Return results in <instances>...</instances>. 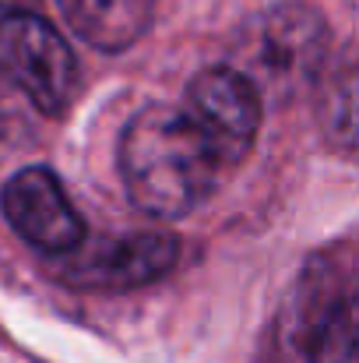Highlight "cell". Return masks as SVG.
Returning <instances> with one entry per match:
<instances>
[{
    "label": "cell",
    "instance_id": "cell-1",
    "mask_svg": "<svg viewBox=\"0 0 359 363\" xmlns=\"http://www.w3.org/2000/svg\"><path fill=\"white\" fill-rule=\"evenodd\" d=\"M219 159L183 110L144 106L120 134V177L134 208L152 219L194 212L215 187Z\"/></svg>",
    "mask_w": 359,
    "mask_h": 363
},
{
    "label": "cell",
    "instance_id": "cell-2",
    "mask_svg": "<svg viewBox=\"0 0 359 363\" xmlns=\"http://www.w3.org/2000/svg\"><path fill=\"white\" fill-rule=\"evenodd\" d=\"M331 57V35L310 4H278L246 21L233 46V64L261 99L292 103L303 96Z\"/></svg>",
    "mask_w": 359,
    "mask_h": 363
},
{
    "label": "cell",
    "instance_id": "cell-3",
    "mask_svg": "<svg viewBox=\"0 0 359 363\" xmlns=\"http://www.w3.org/2000/svg\"><path fill=\"white\" fill-rule=\"evenodd\" d=\"M78 92V60L64 35L32 11L0 18V99H21L39 117H60Z\"/></svg>",
    "mask_w": 359,
    "mask_h": 363
},
{
    "label": "cell",
    "instance_id": "cell-4",
    "mask_svg": "<svg viewBox=\"0 0 359 363\" xmlns=\"http://www.w3.org/2000/svg\"><path fill=\"white\" fill-rule=\"evenodd\" d=\"M60 264V279L85 293H127L159 282L173 272L180 257V240L162 230L123 233L92 247L78 243Z\"/></svg>",
    "mask_w": 359,
    "mask_h": 363
},
{
    "label": "cell",
    "instance_id": "cell-5",
    "mask_svg": "<svg viewBox=\"0 0 359 363\" xmlns=\"http://www.w3.org/2000/svg\"><path fill=\"white\" fill-rule=\"evenodd\" d=\"M264 99L237 67H205L187 85V117L205 134L222 166H237L253 148Z\"/></svg>",
    "mask_w": 359,
    "mask_h": 363
},
{
    "label": "cell",
    "instance_id": "cell-6",
    "mask_svg": "<svg viewBox=\"0 0 359 363\" xmlns=\"http://www.w3.org/2000/svg\"><path fill=\"white\" fill-rule=\"evenodd\" d=\"M0 205H4L11 230L42 254L64 257L78 243H85V223L78 208L71 205L64 184L42 166H28L14 173L4 184Z\"/></svg>",
    "mask_w": 359,
    "mask_h": 363
},
{
    "label": "cell",
    "instance_id": "cell-7",
    "mask_svg": "<svg viewBox=\"0 0 359 363\" xmlns=\"http://www.w3.org/2000/svg\"><path fill=\"white\" fill-rule=\"evenodd\" d=\"M67 25L96 50L120 53L134 46L152 18H155V0H57Z\"/></svg>",
    "mask_w": 359,
    "mask_h": 363
},
{
    "label": "cell",
    "instance_id": "cell-8",
    "mask_svg": "<svg viewBox=\"0 0 359 363\" xmlns=\"http://www.w3.org/2000/svg\"><path fill=\"white\" fill-rule=\"evenodd\" d=\"M303 325L310 363H356V296L349 286L331 293L317 311H307Z\"/></svg>",
    "mask_w": 359,
    "mask_h": 363
},
{
    "label": "cell",
    "instance_id": "cell-9",
    "mask_svg": "<svg viewBox=\"0 0 359 363\" xmlns=\"http://www.w3.org/2000/svg\"><path fill=\"white\" fill-rule=\"evenodd\" d=\"M21 0H0V7H18Z\"/></svg>",
    "mask_w": 359,
    "mask_h": 363
}]
</instances>
